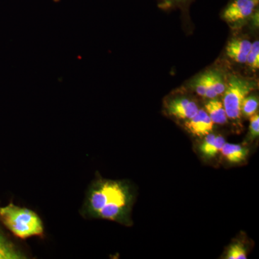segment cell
Returning a JSON list of instances; mask_svg holds the SVG:
<instances>
[{
	"label": "cell",
	"mask_w": 259,
	"mask_h": 259,
	"mask_svg": "<svg viewBox=\"0 0 259 259\" xmlns=\"http://www.w3.org/2000/svg\"><path fill=\"white\" fill-rule=\"evenodd\" d=\"M133 202L134 195L126 182L100 179L89 189L83 213L89 218L129 225Z\"/></svg>",
	"instance_id": "6da1fadb"
},
{
	"label": "cell",
	"mask_w": 259,
	"mask_h": 259,
	"mask_svg": "<svg viewBox=\"0 0 259 259\" xmlns=\"http://www.w3.org/2000/svg\"><path fill=\"white\" fill-rule=\"evenodd\" d=\"M0 220L4 226L20 239L42 236L44 227L37 213L10 203L0 207Z\"/></svg>",
	"instance_id": "7a4b0ae2"
},
{
	"label": "cell",
	"mask_w": 259,
	"mask_h": 259,
	"mask_svg": "<svg viewBox=\"0 0 259 259\" xmlns=\"http://www.w3.org/2000/svg\"><path fill=\"white\" fill-rule=\"evenodd\" d=\"M256 88V82L237 76H231L226 84L223 97V106L227 117L238 120L241 115L242 102Z\"/></svg>",
	"instance_id": "3957f363"
},
{
	"label": "cell",
	"mask_w": 259,
	"mask_h": 259,
	"mask_svg": "<svg viewBox=\"0 0 259 259\" xmlns=\"http://www.w3.org/2000/svg\"><path fill=\"white\" fill-rule=\"evenodd\" d=\"M259 0H231L223 12V18L230 23L249 18L258 8Z\"/></svg>",
	"instance_id": "277c9868"
},
{
	"label": "cell",
	"mask_w": 259,
	"mask_h": 259,
	"mask_svg": "<svg viewBox=\"0 0 259 259\" xmlns=\"http://www.w3.org/2000/svg\"><path fill=\"white\" fill-rule=\"evenodd\" d=\"M167 111L180 120H190L198 112L197 104L187 98H176L168 102Z\"/></svg>",
	"instance_id": "5b68a950"
},
{
	"label": "cell",
	"mask_w": 259,
	"mask_h": 259,
	"mask_svg": "<svg viewBox=\"0 0 259 259\" xmlns=\"http://www.w3.org/2000/svg\"><path fill=\"white\" fill-rule=\"evenodd\" d=\"M213 122L204 110H199L192 118L186 122V128L196 136L203 137L210 134L213 128Z\"/></svg>",
	"instance_id": "8992f818"
},
{
	"label": "cell",
	"mask_w": 259,
	"mask_h": 259,
	"mask_svg": "<svg viewBox=\"0 0 259 259\" xmlns=\"http://www.w3.org/2000/svg\"><path fill=\"white\" fill-rule=\"evenodd\" d=\"M251 45L252 44L249 40L245 39H233L226 48L227 55L232 60L244 64Z\"/></svg>",
	"instance_id": "52a82bcc"
},
{
	"label": "cell",
	"mask_w": 259,
	"mask_h": 259,
	"mask_svg": "<svg viewBox=\"0 0 259 259\" xmlns=\"http://www.w3.org/2000/svg\"><path fill=\"white\" fill-rule=\"evenodd\" d=\"M226 143V140L223 136L209 134L205 136L204 141L199 146V151L204 158H212L221 152Z\"/></svg>",
	"instance_id": "ba28073f"
},
{
	"label": "cell",
	"mask_w": 259,
	"mask_h": 259,
	"mask_svg": "<svg viewBox=\"0 0 259 259\" xmlns=\"http://www.w3.org/2000/svg\"><path fill=\"white\" fill-rule=\"evenodd\" d=\"M221 153L228 162L240 163L248 157L249 150L241 145L226 143L221 151Z\"/></svg>",
	"instance_id": "9c48e42d"
},
{
	"label": "cell",
	"mask_w": 259,
	"mask_h": 259,
	"mask_svg": "<svg viewBox=\"0 0 259 259\" xmlns=\"http://www.w3.org/2000/svg\"><path fill=\"white\" fill-rule=\"evenodd\" d=\"M191 87L199 96L208 99H214L218 97L209 83L207 71L194 79L191 82Z\"/></svg>",
	"instance_id": "30bf717a"
},
{
	"label": "cell",
	"mask_w": 259,
	"mask_h": 259,
	"mask_svg": "<svg viewBox=\"0 0 259 259\" xmlns=\"http://www.w3.org/2000/svg\"><path fill=\"white\" fill-rule=\"evenodd\" d=\"M207 113L212 120L213 123L224 125L228 121L226 110L223 102L215 98L211 99L205 105Z\"/></svg>",
	"instance_id": "8fae6325"
},
{
	"label": "cell",
	"mask_w": 259,
	"mask_h": 259,
	"mask_svg": "<svg viewBox=\"0 0 259 259\" xmlns=\"http://www.w3.org/2000/svg\"><path fill=\"white\" fill-rule=\"evenodd\" d=\"M27 257L0 230V259H24Z\"/></svg>",
	"instance_id": "7c38bea8"
},
{
	"label": "cell",
	"mask_w": 259,
	"mask_h": 259,
	"mask_svg": "<svg viewBox=\"0 0 259 259\" xmlns=\"http://www.w3.org/2000/svg\"><path fill=\"white\" fill-rule=\"evenodd\" d=\"M207 74H208L209 83L215 92L216 95L218 96L223 95L226 90V84L222 73L218 70H210V71H207Z\"/></svg>",
	"instance_id": "4fadbf2b"
},
{
	"label": "cell",
	"mask_w": 259,
	"mask_h": 259,
	"mask_svg": "<svg viewBox=\"0 0 259 259\" xmlns=\"http://www.w3.org/2000/svg\"><path fill=\"white\" fill-rule=\"evenodd\" d=\"M258 108V98L255 95L246 96L242 102L241 115L250 117L256 113Z\"/></svg>",
	"instance_id": "5bb4252c"
},
{
	"label": "cell",
	"mask_w": 259,
	"mask_h": 259,
	"mask_svg": "<svg viewBox=\"0 0 259 259\" xmlns=\"http://www.w3.org/2000/svg\"><path fill=\"white\" fill-rule=\"evenodd\" d=\"M247 64L250 69L253 70L258 69L259 67V42L258 40H255L252 44L251 48L248 56H247Z\"/></svg>",
	"instance_id": "9a60e30c"
},
{
	"label": "cell",
	"mask_w": 259,
	"mask_h": 259,
	"mask_svg": "<svg viewBox=\"0 0 259 259\" xmlns=\"http://www.w3.org/2000/svg\"><path fill=\"white\" fill-rule=\"evenodd\" d=\"M226 258L245 259L247 258V251L242 243H235L228 248Z\"/></svg>",
	"instance_id": "2e32d148"
},
{
	"label": "cell",
	"mask_w": 259,
	"mask_h": 259,
	"mask_svg": "<svg viewBox=\"0 0 259 259\" xmlns=\"http://www.w3.org/2000/svg\"><path fill=\"white\" fill-rule=\"evenodd\" d=\"M259 136V115L255 113L250 119L249 131H248V141L252 142L258 139Z\"/></svg>",
	"instance_id": "e0dca14e"
},
{
	"label": "cell",
	"mask_w": 259,
	"mask_h": 259,
	"mask_svg": "<svg viewBox=\"0 0 259 259\" xmlns=\"http://www.w3.org/2000/svg\"><path fill=\"white\" fill-rule=\"evenodd\" d=\"M165 5L168 6H177L187 4L190 0H162Z\"/></svg>",
	"instance_id": "ac0fdd59"
},
{
	"label": "cell",
	"mask_w": 259,
	"mask_h": 259,
	"mask_svg": "<svg viewBox=\"0 0 259 259\" xmlns=\"http://www.w3.org/2000/svg\"><path fill=\"white\" fill-rule=\"evenodd\" d=\"M53 1L55 2V3H59V2H60V0H53Z\"/></svg>",
	"instance_id": "d6986e66"
}]
</instances>
